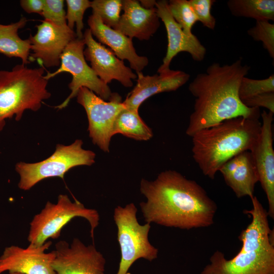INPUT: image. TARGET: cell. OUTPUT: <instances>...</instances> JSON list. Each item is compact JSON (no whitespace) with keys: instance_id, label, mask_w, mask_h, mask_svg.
<instances>
[{"instance_id":"1","label":"cell","mask_w":274,"mask_h":274,"mask_svg":"<svg viewBox=\"0 0 274 274\" xmlns=\"http://www.w3.org/2000/svg\"><path fill=\"white\" fill-rule=\"evenodd\" d=\"M140 203L146 223L189 230L212 225L217 206L195 181L174 170L160 173L153 181L142 179Z\"/></svg>"},{"instance_id":"2","label":"cell","mask_w":274,"mask_h":274,"mask_svg":"<svg viewBox=\"0 0 274 274\" xmlns=\"http://www.w3.org/2000/svg\"><path fill=\"white\" fill-rule=\"evenodd\" d=\"M250 68L240 58L230 64L213 63L196 75L188 87L195 99L187 135L191 137L202 129L233 118L259 119L260 109L247 107L238 96L241 81Z\"/></svg>"},{"instance_id":"3","label":"cell","mask_w":274,"mask_h":274,"mask_svg":"<svg viewBox=\"0 0 274 274\" xmlns=\"http://www.w3.org/2000/svg\"><path fill=\"white\" fill-rule=\"evenodd\" d=\"M252 208L244 212L251 221L238 236L242 246L232 258L215 251L200 274H274L273 230L267 211L256 196L251 198Z\"/></svg>"},{"instance_id":"4","label":"cell","mask_w":274,"mask_h":274,"mask_svg":"<svg viewBox=\"0 0 274 274\" xmlns=\"http://www.w3.org/2000/svg\"><path fill=\"white\" fill-rule=\"evenodd\" d=\"M261 126L258 118L238 117L194 133L191 136L192 157L203 175L214 179L228 160L249 151L260 133Z\"/></svg>"},{"instance_id":"5","label":"cell","mask_w":274,"mask_h":274,"mask_svg":"<svg viewBox=\"0 0 274 274\" xmlns=\"http://www.w3.org/2000/svg\"><path fill=\"white\" fill-rule=\"evenodd\" d=\"M44 73L43 67L31 68L22 63L0 70V132L7 119L15 116L20 121L25 110L38 111L51 97Z\"/></svg>"},{"instance_id":"6","label":"cell","mask_w":274,"mask_h":274,"mask_svg":"<svg viewBox=\"0 0 274 274\" xmlns=\"http://www.w3.org/2000/svg\"><path fill=\"white\" fill-rule=\"evenodd\" d=\"M76 217L86 219L90 225V236L94 240V230L100 217L97 210L87 208L77 199L72 201L66 194H60L56 203L47 201L29 223L27 240L30 244L40 246L49 239H57L62 228Z\"/></svg>"},{"instance_id":"7","label":"cell","mask_w":274,"mask_h":274,"mask_svg":"<svg viewBox=\"0 0 274 274\" xmlns=\"http://www.w3.org/2000/svg\"><path fill=\"white\" fill-rule=\"evenodd\" d=\"M137 212L133 202L114 209L113 219L121 253L116 274H128L131 265L140 259L152 261L158 257V249L149 240L151 225L148 223L141 224L136 217Z\"/></svg>"},{"instance_id":"8","label":"cell","mask_w":274,"mask_h":274,"mask_svg":"<svg viewBox=\"0 0 274 274\" xmlns=\"http://www.w3.org/2000/svg\"><path fill=\"white\" fill-rule=\"evenodd\" d=\"M82 145L81 140H76L69 145L57 144L54 152L45 160L32 163H17L15 170L20 176L18 187L28 190L45 179L59 177L63 179L65 174L73 167L92 165L95 154L84 149Z\"/></svg>"},{"instance_id":"9","label":"cell","mask_w":274,"mask_h":274,"mask_svg":"<svg viewBox=\"0 0 274 274\" xmlns=\"http://www.w3.org/2000/svg\"><path fill=\"white\" fill-rule=\"evenodd\" d=\"M85 47L83 39L76 38L73 40L61 56L59 67L55 72H47L44 76L49 80L61 73H69L72 75L68 85L71 93L63 102L55 107L58 109L65 108L82 87L88 88L105 100H108L112 95L108 85L96 76L86 62L84 55Z\"/></svg>"},{"instance_id":"10","label":"cell","mask_w":274,"mask_h":274,"mask_svg":"<svg viewBox=\"0 0 274 274\" xmlns=\"http://www.w3.org/2000/svg\"><path fill=\"white\" fill-rule=\"evenodd\" d=\"M77 102L85 109L88 120L89 136L94 144L109 152L113 127L118 114L125 108L120 95L113 93L106 101L87 88H81Z\"/></svg>"},{"instance_id":"11","label":"cell","mask_w":274,"mask_h":274,"mask_svg":"<svg viewBox=\"0 0 274 274\" xmlns=\"http://www.w3.org/2000/svg\"><path fill=\"white\" fill-rule=\"evenodd\" d=\"M52 267L55 274H105L106 261L94 244L86 245L74 238L70 244H55Z\"/></svg>"},{"instance_id":"12","label":"cell","mask_w":274,"mask_h":274,"mask_svg":"<svg viewBox=\"0 0 274 274\" xmlns=\"http://www.w3.org/2000/svg\"><path fill=\"white\" fill-rule=\"evenodd\" d=\"M37 32L30 35V62L37 60L43 67H57L60 58L69 43L77 38L74 30L67 26H58L43 20L36 26Z\"/></svg>"},{"instance_id":"13","label":"cell","mask_w":274,"mask_h":274,"mask_svg":"<svg viewBox=\"0 0 274 274\" xmlns=\"http://www.w3.org/2000/svg\"><path fill=\"white\" fill-rule=\"evenodd\" d=\"M273 113L265 110L261 113L260 133L249 150L258 176L259 182L268 202V216L274 219V150L272 122Z\"/></svg>"},{"instance_id":"14","label":"cell","mask_w":274,"mask_h":274,"mask_svg":"<svg viewBox=\"0 0 274 274\" xmlns=\"http://www.w3.org/2000/svg\"><path fill=\"white\" fill-rule=\"evenodd\" d=\"M52 245L48 241L43 245L29 244L26 248L12 245L6 247L0 256V274H55L52 267L55 256L54 250L46 252Z\"/></svg>"},{"instance_id":"15","label":"cell","mask_w":274,"mask_h":274,"mask_svg":"<svg viewBox=\"0 0 274 274\" xmlns=\"http://www.w3.org/2000/svg\"><path fill=\"white\" fill-rule=\"evenodd\" d=\"M83 39L85 59L90 62L91 68L102 82L108 85L116 80L126 87L132 86V80L136 79V74L110 49L95 41L89 28L85 30Z\"/></svg>"},{"instance_id":"16","label":"cell","mask_w":274,"mask_h":274,"mask_svg":"<svg viewBox=\"0 0 274 274\" xmlns=\"http://www.w3.org/2000/svg\"><path fill=\"white\" fill-rule=\"evenodd\" d=\"M155 8L159 18L164 24L168 41L166 53L158 73L170 70L172 60L181 52L189 53L194 60H203L206 54V48L194 35L189 36L183 31L172 17L168 8V1H156Z\"/></svg>"},{"instance_id":"17","label":"cell","mask_w":274,"mask_h":274,"mask_svg":"<svg viewBox=\"0 0 274 274\" xmlns=\"http://www.w3.org/2000/svg\"><path fill=\"white\" fill-rule=\"evenodd\" d=\"M153 76L136 72L137 83L123 101L125 107L138 112L142 104L156 94L177 90L186 83L190 75L179 70H169Z\"/></svg>"},{"instance_id":"18","label":"cell","mask_w":274,"mask_h":274,"mask_svg":"<svg viewBox=\"0 0 274 274\" xmlns=\"http://www.w3.org/2000/svg\"><path fill=\"white\" fill-rule=\"evenodd\" d=\"M88 24L92 36L99 43L109 47L120 59L127 60L131 69L142 72L147 65L148 58L136 53L132 39L105 25L97 14L92 13L89 17Z\"/></svg>"},{"instance_id":"19","label":"cell","mask_w":274,"mask_h":274,"mask_svg":"<svg viewBox=\"0 0 274 274\" xmlns=\"http://www.w3.org/2000/svg\"><path fill=\"white\" fill-rule=\"evenodd\" d=\"M123 13L115 29L125 36L149 40L160 25L156 8L146 9L135 0L122 1Z\"/></svg>"},{"instance_id":"20","label":"cell","mask_w":274,"mask_h":274,"mask_svg":"<svg viewBox=\"0 0 274 274\" xmlns=\"http://www.w3.org/2000/svg\"><path fill=\"white\" fill-rule=\"evenodd\" d=\"M219 172L237 198L254 196L258 173L249 151L242 152L225 162Z\"/></svg>"},{"instance_id":"21","label":"cell","mask_w":274,"mask_h":274,"mask_svg":"<svg viewBox=\"0 0 274 274\" xmlns=\"http://www.w3.org/2000/svg\"><path fill=\"white\" fill-rule=\"evenodd\" d=\"M28 20L22 17L18 21L9 24H0V53L8 57L19 58L22 63H30V43L28 39L23 40L19 35L20 29Z\"/></svg>"},{"instance_id":"22","label":"cell","mask_w":274,"mask_h":274,"mask_svg":"<svg viewBox=\"0 0 274 274\" xmlns=\"http://www.w3.org/2000/svg\"><path fill=\"white\" fill-rule=\"evenodd\" d=\"M118 133L137 141H148L153 136L151 129L139 112L126 108L118 114L114 122V135Z\"/></svg>"},{"instance_id":"23","label":"cell","mask_w":274,"mask_h":274,"mask_svg":"<svg viewBox=\"0 0 274 274\" xmlns=\"http://www.w3.org/2000/svg\"><path fill=\"white\" fill-rule=\"evenodd\" d=\"M227 6L231 14L256 21L274 20L273 0H229Z\"/></svg>"},{"instance_id":"24","label":"cell","mask_w":274,"mask_h":274,"mask_svg":"<svg viewBox=\"0 0 274 274\" xmlns=\"http://www.w3.org/2000/svg\"><path fill=\"white\" fill-rule=\"evenodd\" d=\"M168 8L172 17L183 31L189 36L193 35L192 28L198 21L189 1H169Z\"/></svg>"},{"instance_id":"25","label":"cell","mask_w":274,"mask_h":274,"mask_svg":"<svg viewBox=\"0 0 274 274\" xmlns=\"http://www.w3.org/2000/svg\"><path fill=\"white\" fill-rule=\"evenodd\" d=\"M90 8L92 13L97 14L105 25L116 28L122 10V1L94 0L91 2Z\"/></svg>"},{"instance_id":"26","label":"cell","mask_w":274,"mask_h":274,"mask_svg":"<svg viewBox=\"0 0 274 274\" xmlns=\"http://www.w3.org/2000/svg\"><path fill=\"white\" fill-rule=\"evenodd\" d=\"M268 92H274V75L264 79H253L244 77L242 79L238 96L242 101L254 96Z\"/></svg>"},{"instance_id":"27","label":"cell","mask_w":274,"mask_h":274,"mask_svg":"<svg viewBox=\"0 0 274 274\" xmlns=\"http://www.w3.org/2000/svg\"><path fill=\"white\" fill-rule=\"evenodd\" d=\"M65 2L67 6L65 16L67 25L74 30L76 24L77 38L83 39V16L86 10L90 8L91 2L88 0H66Z\"/></svg>"},{"instance_id":"28","label":"cell","mask_w":274,"mask_h":274,"mask_svg":"<svg viewBox=\"0 0 274 274\" xmlns=\"http://www.w3.org/2000/svg\"><path fill=\"white\" fill-rule=\"evenodd\" d=\"M255 41H260L269 56L274 58V24L269 21H256L255 25L247 30Z\"/></svg>"},{"instance_id":"29","label":"cell","mask_w":274,"mask_h":274,"mask_svg":"<svg viewBox=\"0 0 274 274\" xmlns=\"http://www.w3.org/2000/svg\"><path fill=\"white\" fill-rule=\"evenodd\" d=\"M42 15L44 20L58 26H66V12L63 0H43Z\"/></svg>"},{"instance_id":"30","label":"cell","mask_w":274,"mask_h":274,"mask_svg":"<svg viewBox=\"0 0 274 274\" xmlns=\"http://www.w3.org/2000/svg\"><path fill=\"white\" fill-rule=\"evenodd\" d=\"M216 1L214 0H189V2L196 16L197 21L204 27L214 30L216 20L211 13V8Z\"/></svg>"},{"instance_id":"31","label":"cell","mask_w":274,"mask_h":274,"mask_svg":"<svg viewBox=\"0 0 274 274\" xmlns=\"http://www.w3.org/2000/svg\"><path fill=\"white\" fill-rule=\"evenodd\" d=\"M247 107H263L274 113V92L260 94L242 101Z\"/></svg>"},{"instance_id":"32","label":"cell","mask_w":274,"mask_h":274,"mask_svg":"<svg viewBox=\"0 0 274 274\" xmlns=\"http://www.w3.org/2000/svg\"><path fill=\"white\" fill-rule=\"evenodd\" d=\"M20 6L27 13H38L41 15L43 9V0H21Z\"/></svg>"},{"instance_id":"33","label":"cell","mask_w":274,"mask_h":274,"mask_svg":"<svg viewBox=\"0 0 274 274\" xmlns=\"http://www.w3.org/2000/svg\"><path fill=\"white\" fill-rule=\"evenodd\" d=\"M141 5L146 9H151L155 7V1H141Z\"/></svg>"},{"instance_id":"34","label":"cell","mask_w":274,"mask_h":274,"mask_svg":"<svg viewBox=\"0 0 274 274\" xmlns=\"http://www.w3.org/2000/svg\"><path fill=\"white\" fill-rule=\"evenodd\" d=\"M9 274H22V273H18V272H14V273H10Z\"/></svg>"}]
</instances>
